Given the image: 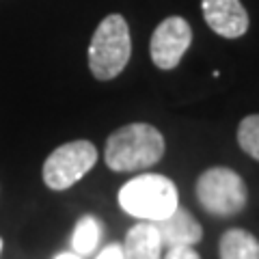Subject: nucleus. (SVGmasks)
Returning a JSON list of instances; mask_svg holds the SVG:
<instances>
[{"label":"nucleus","instance_id":"1","mask_svg":"<svg viewBox=\"0 0 259 259\" xmlns=\"http://www.w3.org/2000/svg\"><path fill=\"white\" fill-rule=\"evenodd\" d=\"M164 149V136L158 127L149 123H130L108 136L104 160L115 173H134L158 164Z\"/></svg>","mask_w":259,"mask_h":259},{"label":"nucleus","instance_id":"2","mask_svg":"<svg viewBox=\"0 0 259 259\" xmlns=\"http://www.w3.org/2000/svg\"><path fill=\"white\" fill-rule=\"evenodd\" d=\"M119 205L134 218L158 223L180 205V199H177L175 184L168 177L147 173L121 186Z\"/></svg>","mask_w":259,"mask_h":259},{"label":"nucleus","instance_id":"3","mask_svg":"<svg viewBox=\"0 0 259 259\" xmlns=\"http://www.w3.org/2000/svg\"><path fill=\"white\" fill-rule=\"evenodd\" d=\"M132 56V39L123 15L110 13L95 28L89 46V69L97 80H112Z\"/></svg>","mask_w":259,"mask_h":259},{"label":"nucleus","instance_id":"4","mask_svg":"<svg viewBox=\"0 0 259 259\" xmlns=\"http://www.w3.org/2000/svg\"><path fill=\"white\" fill-rule=\"evenodd\" d=\"M197 201L207 214L229 218L240 214L248 203V188L244 180L227 166H212L197 180Z\"/></svg>","mask_w":259,"mask_h":259},{"label":"nucleus","instance_id":"5","mask_svg":"<svg viewBox=\"0 0 259 259\" xmlns=\"http://www.w3.org/2000/svg\"><path fill=\"white\" fill-rule=\"evenodd\" d=\"M97 149L89 141H71L56 147L44 162V182L50 190H67L91 171Z\"/></svg>","mask_w":259,"mask_h":259},{"label":"nucleus","instance_id":"6","mask_svg":"<svg viewBox=\"0 0 259 259\" xmlns=\"http://www.w3.org/2000/svg\"><path fill=\"white\" fill-rule=\"evenodd\" d=\"M192 44V28L180 15L164 18L151 35L149 52L158 69H175Z\"/></svg>","mask_w":259,"mask_h":259},{"label":"nucleus","instance_id":"7","mask_svg":"<svg viewBox=\"0 0 259 259\" xmlns=\"http://www.w3.org/2000/svg\"><path fill=\"white\" fill-rule=\"evenodd\" d=\"M207 26L225 39H238L248 30V13L240 0H201Z\"/></svg>","mask_w":259,"mask_h":259},{"label":"nucleus","instance_id":"8","mask_svg":"<svg viewBox=\"0 0 259 259\" xmlns=\"http://www.w3.org/2000/svg\"><path fill=\"white\" fill-rule=\"evenodd\" d=\"M156 231L160 236L162 246L173 248V246H194L203 238V229H201L199 221L194 218L186 207L177 205L171 214L162 221L153 223Z\"/></svg>","mask_w":259,"mask_h":259},{"label":"nucleus","instance_id":"9","mask_svg":"<svg viewBox=\"0 0 259 259\" xmlns=\"http://www.w3.org/2000/svg\"><path fill=\"white\" fill-rule=\"evenodd\" d=\"M121 248L125 259H162V242L156 225L147 221H141L125 233Z\"/></svg>","mask_w":259,"mask_h":259},{"label":"nucleus","instance_id":"10","mask_svg":"<svg viewBox=\"0 0 259 259\" xmlns=\"http://www.w3.org/2000/svg\"><path fill=\"white\" fill-rule=\"evenodd\" d=\"M221 259H259V240L246 229H227L218 242Z\"/></svg>","mask_w":259,"mask_h":259},{"label":"nucleus","instance_id":"11","mask_svg":"<svg viewBox=\"0 0 259 259\" xmlns=\"http://www.w3.org/2000/svg\"><path fill=\"white\" fill-rule=\"evenodd\" d=\"M100 238H102V223L95 216L87 214L76 223L74 236H71V248L80 257L91 255L97 248V244H100Z\"/></svg>","mask_w":259,"mask_h":259},{"label":"nucleus","instance_id":"12","mask_svg":"<svg viewBox=\"0 0 259 259\" xmlns=\"http://www.w3.org/2000/svg\"><path fill=\"white\" fill-rule=\"evenodd\" d=\"M238 143L246 156L259 160V115H248L240 121Z\"/></svg>","mask_w":259,"mask_h":259},{"label":"nucleus","instance_id":"13","mask_svg":"<svg viewBox=\"0 0 259 259\" xmlns=\"http://www.w3.org/2000/svg\"><path fill=\"white\" fill-rule=\"evenodd\" d=\"M162 259H201V255L192 246H173L166 250Z\"/></svg>","mask_w":259,"mask_h":259},{"label":"nucleus","instance_id":"14","mask_svg":"<svg viewBox=\"0 0 259 259\" xmlns=\"http://www.w3.org/2000/svg\"><path fill=\"white\" fill-rule=\"evenodd\" d=\"M95 259H125V257H123V248H121V244H108Z\"/></svg>","mask_w":259,"mask_h":259},{"label":"nucleus","instance_id":"15","mask_svg":"<svg viewBox=\"0 0 259 259\" xmlns=\"http://www.w3.org/2000/svg\"><path fill=\"white\" fill-rule=\"evenodd\" d=\"M54 259H82V257L76 255L74 250H69V253H59V255H56Z\"/></svg>","mask_w":259,"mask_h":259},{"label":"nucleus","instance_id":"16","mask_svg":"<svg viewBox=\"0 0 259 259\" xmlns=\"http://www.w3.org/2000/svg\"><path fill=\"white\" fill-rule=\"evenodd\" d=\"M0 250H3V238H0Z\"/></svg>","mask_w":259,"mask_h":259}]
</instances>
